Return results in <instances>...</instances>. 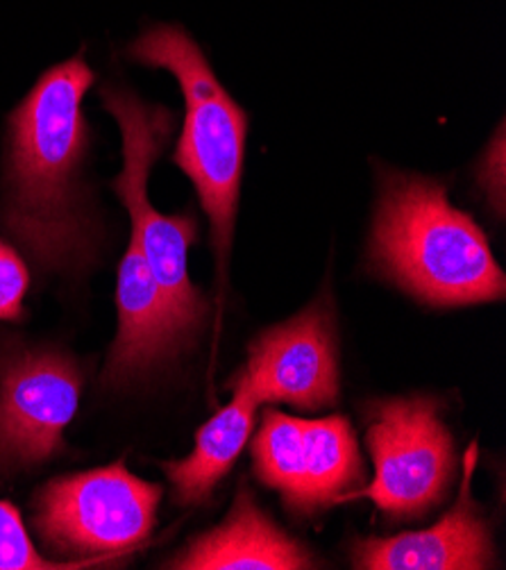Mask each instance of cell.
Listing matches in <instances>:
<instances>
[{
    "label": "cell",
    "instance_id": "cell-1",
    "mask_svg": "<svg viewBox=\"0 0 506 570\" xmlns=\"http://www.w3.org/2000/svg\"><path fill=\"white\" fill-rule=\"evenodd\" d=\"M93 82L80 52L48 69L8 119L0 227L43 268L78 266L93 250L80 185L91 144L82 100Z\"/></svg>",
    "mask_w": 506,
    "mask_h": 570
},
{
    "label": "cell",
    "instance_id": "cell-2",
    "mask_svg": "<svg viewBox=\"0 0 506 570\" xmlns=\"http://www.w3.org/2000/svg\"><path fill=\"white\" fill-rule=\"evenodd\" d=\"M368 255L384 277L431 307L504 298V273L482 227L431 178L381 174Z\"/></svg>",
    "mask_w": 506,
    "mask_h": 570
},
{
    "label": "cell",
    "instance_id": "cell-3",
    "mask_svg": "<svg viewBox=\"0 0 506 570\" xmlns=\"http://www.w3.org/2000/svg\"><path fill=\"white\" fill-rule=\"evenodd\" d=\"M128 60L168 71L182 89L187 111L173 161L196 187L222 273L239 209L248 114L218 82L202 48L182 26H150L128 46Z\"/></svg>",
    "mask_w": 506,
    "mask_h": 570
},
{
    "label": "cell",
    "instance_id": "cell-4",
    "mask_svg": "<svg viewBox=\"0 0 506 570\" xmlns=\"http://www.w3.org/2000/svg\"><path fill=\"white\" fill-rule=\"evenodd\" d=\"M102 107L117 119L123 137V170L111 189L130 214L132 242L139 246L159 289L187 334L196 332L209 305L189 277V248L198 239L191 214H159L148 198V178L176 130V114L150 105L130 89L105 87Z\"/></svg>",
    "mask_w": 506,
    "mask_h": 570
},
{
    "label": "cell",
    "instance_id": "cell-5",
    "mask_svg": "<svg viewBox=\"0 0 506 570\" xmlns=\"http://www.w3.org/2000/svg\"><path fill=\"white\" fill-rule=\"evenodd\" d=\"M159 500L161 487L117 462L50 480L37 491L32 528L50 552L91 566L139 548L155 528Z\"/></svg>",
    "mask_w": 506,
    "mask_h": 570
},
{
    "label": "cell",
    "instance_id": "cell-6",
    "mask_svg": "<svg viewBox=\"0 0 506 570\" xmlns=\"http://www.w3.org/2000/svg\"><path fill=\"white\" fill-rule=\"evenodd\" d=\"M80 393L82 375L69 355L0 338V482L62 452Z\"/></svg>",
    "mask_w": 506,
    "mask_h": 570
},
{
    "label": "cell",
    "instance_id": "cell-7",
    "mask_svg": "<svg viewBox=\"0 0 506 570\" xmlns=\"http://www.w3.org/2000/svg\"><path fill=\"white\" fill-rule=\"evenodd\" d=\"M375 480L366 489L393 519H416L438 504L455 473V448L431 397L377 403L366 434Z\"/></svg>",
    "mask_w": 506,
    "mask_h": 570
},
{
    "label": "cell",
    "instance_id": "cell-8",
    "mask_svg": "<svg viewBox=\"0 0 506 570\" xmlns=\"http://www.w3.org/2000/svg\"><path fill=\"white\" fill-rule=\"evenodd\" d=\"M252 458L259 480L282 493L296 514H314L364 482L357 439L344 416L302 421L268 410Z\"/></svg>",
    "mask_w": 506,
    "mask_h": 570
},
{
    "label": "cell",
    "instance_id": "cell-9",
    "mask_svg": "<svg viewBox=\"0 0 506 570\" xmlns=\"http://www.w3.org/2000/svg\"><path fill=\"white\" fill-rule=\"evenodd\" d=\"M259 403L300 410L329 407L339 397V362L331 312L318 303L259 334L244 368Z\"/></svg>",
    "mask_w": 506,
    "mask_h": 570
},
{
    "label": "cell",
    "instance_id": "cell-10",
    "mask_svg": "<svg viewBox=\"0 0 506 570\" xmlns=\"http://www.w3.org/2000/svg\"><path fill=\"white\" fill-rule=\"evenodd\" d=\"M119 334L111 344L102 384L119 386L171 360L189 336L168 307L146 257L130 239L119 266Z\"/></svg>",
    "mask_w": 506,
    "mask_h": 570
},
{
    "label": "cell",
    "instance_id": "cell-11",
    "mask_svg": "<svg viewBox=\"0 0 506 570\" xmlns=\"http://www.w3.org/2000/svg\"><path fill=\"white\" fill-rule=\"evenodd\" d=\"M477 445L466 458V478L459 502L429 530L393 539H366L353 550L355 568L366 570H479L495 561L493 541L477 504L470 500V480Z\"/></svg>",
    "mask_w": 506,
    "mask_h": 570
},
{
    "label": "cell",
    "instance_id": "cell-12",
    "mask_svg": "<svg viewBox=\"0 0 506 570\" xmlns=\"http://www.w3.org/2000/svg\"><path fill=\"white\" fill-rule=\"evenodd\" d=\"M171 568L180 570H302L318 568L309 550L279 530L241 487L228 521L198 537Z\"/></svg>",
    "mask_w": 506,
    "mask_h": 570
},
{
    "label": "cell",
    "instance_id": "cell-13",
    "mask_svg": "<svg viewBox=\"0 0 506 570\" xmlns=\"http://www.w3.org/2000/svg\"><path fill=\"white\" fill-rule=\"evenodd\" d=\"M257 405V395L246 377V371H241L230 405L216 412L198 430L196 450L180 462L161 464L180 504H200L209 500L214 487L228 475L241 454L255 425Z\"/></svg>",
    "mask_w": 506,
    "mask_h": 570
},
{
    "label": "cell",
    "instance_id": "cell-14",
    "mask_svg": "<svg viewBox=\"0 0 506 570\" xmlns=\"http://www.w3.org/2000/svg\"><path fill=\"white\" fill-rule=\"evenodd\" d=\"M85 566L89 563L43 559L28 537L19 509L0 500V570H65Z\"/></svg>",
    "mask_w": 506,
    "mask_h": 570
},
{
    "label": "cell",
    "instance_id": "cell-15",
    "mask_svg": "<svg viewBox=\"0 0 506 570\" xmlns=\"http://www.w3.org/2000/svg\"><path fill=\"white\" fill-rule=\"evenodd\" d=\"M30 273L21 255L0 239V321L19 323L23 318V298Z\"/></svg>",
    "mask_w": 506,
    "mask_h": 570
}]
</instances>
